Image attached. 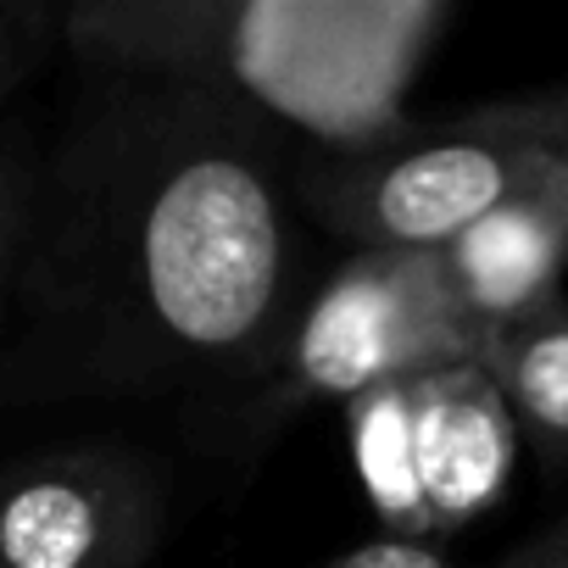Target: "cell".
<instances>
[{
  "label": "cell",
  "instance_id": "obj_11",
  "mask_svg": "<svg viewBox=\"0 0 568 568\" xmlns=\"http://www.w3.org/2000/svg\"><path fill=\"white\" fill-rule=\"evenodd\" d=\"M490 568H568V513L551 518L540 535L518 540L507 557H496Z\"/></svg>",
  "mask_w": 568,
  "mask_h": 568
},
{
  "label": "cell",
  "instance_id": "obj_7",
  "mask_svg": "<svg viewBox=\"0 0 568 568\" xmlns=\"http://www.w3.org/2000/svg\"><path fill=\"white\" fill-rule=\"evenodd\" d=\"M479 368L501 390L513 424L529 429V440L546 457H562L568 452V302L551 307L546 318L490 335Z\"/></svg>",
  "mask_w": 568,
  "mask_h": 568
},
{
  "label": "cell",
  "instance_id": "obj_4",
  "mask_svg": "<svg viewBox=\"0 0 568 568\" xmlns=\"http://www.w3.org/2000/svg\"><path fill=\"white\" fill-rule=\"evenodd\" d=\"M168 474L134 440H57L0 463V568H151Z\"/></svg>",
  "mask_w": 568,
  "mask_h": 568
},
{
  "label": "cell",
  "instance_id": "obj_3",
  "mask_svg": "<svg viewBox=\"0 0 568 568\" xmlns=\"http://www.w3.org/2000/svg\"><path fill=\"white\" fill-rule=\"evenodd\" d=\"M568 156V90L496 101L435 129H390L296 173V201L352 251H446Z\"/></svg>",
  "mask_w": 568,
  "mask_h": 568
},
{
  "label": "cell",
  "instance_id": "obj_8",
  "mask_svg": "<svg viewBox=\"0 0 568 568\" xmlns=\"http://www.w3.org/2000/svg\"><path fill=\"white\" fill-rule=\"evenodd\" d=\"M40 162H45V145L18 118H0V335L12 324L18 284H23L29 245H34Z\"/></svg>",
  "mask_w": 568,
  "mask_h": 568
},
{
  "label": "cell",
  "instance_id": "obj_6",
  "mask_svg": "<svg viewBox=\"0 0 568 568\" xmlns=\"http://www.w3.org/2000/svg\"><path fill=\"white\" fill-rule=\"evenodd\" d=\"M418 413H424L429 529L452 535L496 501L513 468V413L479 363L429 374L418 385Z\"/></svg>",
  "mask_w": 568,
  "mask_h": 568
},
{
  "label": "cell",
  "instance_id": "obj_10",
  "mask_svg": "<svg viewBox=\"0 0 568 568\" xmlns=\"http://www.w3.org/2000/svg\"><path fill=\"white\" fill-rule=\"evenodd\" d=\"M318 568H452V557L435 546V540H396V535H379V540H363Z\"/></svg>",
  "mask_w": 568,
  "mask_h": 568
},
{
  "label": "cell",
  "instance_id": "obj_5",
  "mask_svg": "<svg viewBox=\"0 0 568 568\" xmlns=\"http://www.w3.org/2000/svg\"><path fill=\"white\" fill-rule=\"evenodd\" d=\"M440 267L485 341L562 307L557 284L568 267V156L463 229L440 251Z\"/></svg>",
  "mask_w": 568,
  "mask_h": 568
},
{
  "label": "cell",
  "instance_id": "obj_9",
  "mask_svg": "<svg viewBox=\"0 0 568 568\" xmlns=\"http://www.w3.org/2000/svg\"><path fill=\"white\" fill-rule=\"evenodd\" d=\"M68 0H0V118L62 57Z\"/></svg>",
  "mask_w": 568,
  "mask_h": 568
},
{
  "label": "cell",
  "instance_id": "obj_2",
  "mask_svg": "<svg viewBox=\"0 0 568 568\" xmlns=\"http://www.w3.org/2000/svg\"><path fill=\"white\" fill-rule=\"evenodd\" d=\"M485 335L452 296L440 251H352L302 296L273 363L229 407V440L262 446L324 402H363L385 385L474 368Z\"/></svg>",
  "mask_w": 568,
  "mask_h": 568
},
{
  "label": "cell",
  "instance_id": "obj_1",
  "mask_svg": "<svg viewBox=\"0 0 568 568\" xmlns=\"http://www.w3.org/2000/svg\"><path fill=\"white\" fill-rule=\"evenodd\" d=\"M302 201L251 101L84 73L45 140L0 402L240 396L302 307Z\"/></svg>",
  "mask_w": 568,
  "mask_h": 568
}]
</instances>
